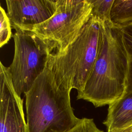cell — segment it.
<instances>
[{
	"mask_svg": "<svg viewBox=\"0 0 132 132\" xmlns=\"http://www.w3.org/2000/svg\"><path fill=\"white\" fill-rule=\"evenodd\" d=\"M102 36L96 61L82 93L77 95L95 107L109 105L125 92L128 56L121 31L112 22H102Z\"/></svg>",
	"mask_w": 132,
	"mask_h": 132,
	"instance_id": "6da1fadb",
	"label": "cell"
},
{
	"mask_svg": "<svg viewBox=\"0 0 132 132\" xmlns=\"http://www.w3.org/2000/svg\"><path fill=\"white\" fill-rule=\"evenodd\" d=\"M71 91L60 88L46 68L25 94L28 132H63L76 125Z\"/></svg>",
	"mask_w": 132,
	"mask_h": 132,
	"instance_id": "7a4b0ae2",
	"label": "cell"
},
{
	"mask_svg": "<svg viewBox=\"0 0 132 132\" xmlns=\"http://www.w3.org/2000/svg\"><path fill=\"white\" fill-rule=\"evenodd\" d=\"M102 36L101 22L91 16L77 38L65 48L52 53L47 67L58 85L77 95L84 90L97 58Z\"/></svg>",
	"mask_w": 132,
	"mask_h": 132,
	"instance_id": "3957f363",
	"label": "cell"
},
{
	"mask_svg": "<svg viewBox=\"0 0 132 132\" xmlns=\"http://www.w3.org/2000/svg\"><path fill=\"white\" fill-rule=\"evenodd\" d=\"M13 38L14 56L8 69L14 90L21 96L47 67L50 56L56 48L32 31L16 30Z\"/></svg>",
	"mask_w": 132,
	"mask_h": 132,
	"instance_id": "277c9868",
	"label": "cell"
},
{
	"mask_svg": "<svg viewBox=\"0 0 132 132\" xmlns=\"http://www.w3.org/2000/svg\"><path fill=\"white\" fill-rule=\"evenodd\" d=\"M56 4L54 14L31 31L61 50L79 35L91 16L92 5L89 0H57Z\"/></svg>",
	"mask_w": 132,
	"mask_h": 132,
	"instance_id": "5b68a950",
	"label": "cell"
},
{
	"mask_svg": "<svg viewBox=\"0 0 132 132\" xmlns=\"http://www.w3.org/2000/svg\"><path fill=\"white\" fill-rule=\"evenodd\" d=\"M0 132H28L23 101L14 90L8 67L0 62Z\"/></svg>",
	"mask_w": 132,
	"mask_h": 132,
	"instance_id": "8992f818",
	"label": "cell"
},
{
	"mask_svg": "<svg viewBox=\"0 0 132 132\" xmlns=\"http://www.w3.org/2000/svg\"><path fill=\"white\" fill-rule=\"evenodd\" d=\"M7 14L12 28L31 31L51 18L56 10L53 0H6Z\"/></svg>",
	"mask_w": 132,
	"mask_h": 132,
	"instance_id": "52a82bcc",
	"label": "cell"
},
{
	"mask_svg": "<svg viewBox=\"0 0 132 132\" xmlns=\"http://www.w3.org/2000/svg\"><path fill=\"white\" fill-rule=\"evenodd\" d=\"M108 106L107 115L103 122L107 131L132 126V92L124 93Z\"/></svg>",
	"mask_w": 132,
	"mask_h": 132,
	"instance_id": "ba28073f",
	"label": "cell"
},
{
	"mask_svg": "<svg viewBox=\"0 0 132 132\" xmlns=\"http://www.w3.org/2000/svg\"><path fill=\"white\" fill-rule=\"evenodd\" d=\"M110 19L112 24L118 26L132 23V0H114Z\"/></svg>",
	"mask_w": 132,
	"mask_h": 132,
	"instance_id": "9c48e42d",
	"label": "cell"
},
{
	"mask_svg": "<svg viewBox=\"0 0 132 132\" xmlns=\"http://www.w3.org/2000/svg\"><path fill=\"white\" fill-rule=\"evenodd\" d=\"M119 27L121 31L123 42L128 56V70L125 92V93H128L132 92V23Z\"/></svg>",
	"mask_w": 132,
	"mask_h": 132,
	"instance_id": "30bf717a",
	"label": "cell"
},
{
	"mask_svg": "<svg viewBox=\"0 0 132 132\" xmlns=\"http://www.w3.org/2000/svg\"><path fill=\"white\" fill-rule=\"evenodd\" d=\"M92 5L91 15L101 22H111L110 12L114 0H89Z\"/></svg>",
	"mask_w": 132,
	"mask_h": 132,
	"instance_id": "8fae6325",
	"label": "cell"
},
{
	"mask_svg": "<svg viewBox=\"0 0 132 132\" xmlns=\"http://www.w3.org/2000/svg\"><path fill=\"white\" fill-rule=\"evenodd\" d=\"M11 25L4 8L0 6V46L7 44L12 36Z\"/></svg>",
	"mask_w": 132,
	"mask_h": 132,
	"instance_id": "7c38bea8",
	"label": "cell"
},
{
	"mask_svg": "<svg viewBox=\"0 0 132 132\" xmlns=\"http://www.w3.org/2000/svg\"><path fill=\"white\" fill-rule=\"evenodd\" d=\"M63 132H104V131L97 127L93 119L84 118L81 119L76 125Z\"/></svg>",
	"mask_w": 132,
	"mask_h": 132,
	"instance_id": "4fadbf2b",
	"label": "cell"
},
{
	"mask_svg": "<svg viewBox=\"0 0 132 132\" xmlns=\"http://www.w3.org/2000/svg\"><path fill=\"white\" fill-rule=\"evenodd\" d=\"M107 132H132V126L120 129H117L112 131H107Z\"/></svg>",
	"mask_w": 132,
	"mask_h": 132,
	"instance_id": "5bb4252c",
	"label": "cell"
}]
</instances>
